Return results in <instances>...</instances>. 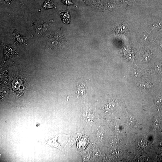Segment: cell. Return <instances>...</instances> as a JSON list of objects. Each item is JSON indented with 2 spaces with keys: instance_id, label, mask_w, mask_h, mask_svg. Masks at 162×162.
Here are the masks:
<instances>
[{
  "instance_id": "obj_1",
  "label": "cell",
  "mask_w": 162,
  "mask_h": 162,
  "mask_svg": "<svg viewBox=\"0 0 162 162\" xmlns=\"http://www.w3.org/2000/svg\"><path fill=\"white\" fill-rule=\"evenodd\" d=\"M1 45L4 50L3 64L12 57L18 55V53L16 50L15 45H5L1 43Z\"/></svg>"
},
{
  "instance_id": "obj_2",
  "label": "cell",
  "mask_w": 162,
  "mask_h": 162,
  "mask_svg": "<svg viewBox=\"0 0 162 162\" xmlns=\"http://www.w3.org/2000/svg\"><path fill=\"white\" fill-rule=\"evenodd\" d=\"M52 21L48 22H45L42 21H36L33 24L35 31L39 35L44 33L46 32L48 27L52 23Z\"/></svg>"
},
{
  "instance_id": "obj_3",
  "label": "cell",
  "mask_w": 162,
  "mask_h": 162,
  "mask_svg": "<svg viewBox=\"0 0 162 162\" xmlns=\"http://www.w3.org/2000/svg\"><path fill=\"white\" fill-rule=\"evenodd\" d=\"M13 37L14 40V45H24L27 46V39L33 37V36L31 35L29 37H24L20 34L14 29H13Z\"/></svg>"
},
{
  "instance_id": "obj_4",
  "label": "cell",
  "mask_w": 162,
  "mask_h": 162,
  "mask_svg": "<svg viewBox=\"0 0 162 162\" xmlns=\"http://www.w3.org/2000/svg\"><path fill=\"white\" fill-rule=\"evenodd\" d=\"M86 89V84L81 82L76 84L74 89V92L78 95L83 96L85 94Z\"/></svg>"
},
{
  "instance_id": "obj_5",
  "label": "cell",
  "mask_w": 162,
  "mask_h": 162,
  "mask_svg": "<svg viewBox=\"0 0 162 162\" xmlns=\"http://www.w3.org/2000/svg\"><path fill=\"white\" fill-rule=\"evenodd\" d=\"M59 12L62 22L66 24H69L71 18L69 11L68 10L65 12L59 10Z\"/></svg>"
},
{
  "instance_id": "obj_6",
  "label": "cell",
  "mask_w": 162,
  "mask_h": 162,
  "mask_svg": "<svg viewBox=\"0 0 162 162\" xmlns=\"http://www.w3.org/2000/svg\"><path fill=\"white\" fill-rule=\"evenodd\" d=\"M56 8L55 6L54 5V3L50 0H46L43 6H42L40 10H45Z\"/></svg>"
},
{
  "instance_id": "obj_7",
  "label": "cell",
  "mask_w": 162,
  "mask_h": 162,
  "mask_svg": "<svg viewBox=\"0 0 162 162\" xmlns=\"http://www.w3.org/2000/svg\"><path fill=\"white\" fill-rule=\"evenodd\" d=\"M161 119L157 116L154 117L152 121V123L155 128H157L159 127L161 124Z\"/></svg>"
},
{
  "instance_id": "obj_8",
  "label": "cell",
  "mask_w": 162,
  "mask_h": 162,
  "mask_svg": "<svg viewBox=\"0 0 162 162\" xmlns=\"http://www.w3.org/2000/svg\"><path fill=\"white\" fill-rule=\"evenodd\" d=\"M155 104L158 106L162 105V96H157L154 100Z\"/></svg>"
},
{
  "instance_id": "obj_9",
  "label": "cell",
  "mask_w": 162,
  "mask_h": 162,
  "mask_svg": "<svg viewBox=\"0 0 162 162\" xmlns=\"http://www.w3.org/2000/svg\"><path fill=\"white\" fill-rule=\"evenodd\" d=\"M61 1L62 3L64 4L66 6L72 5L75 7H77V5L74 4L72 2L71 0H61Z\"/></svg>"
},
{
  "instance_id": "obj_10",
  "label": "cell",
  "mask_w": 162,
  "mask_h": 162,
  "mask_svg": "<svg viewBox=\"0 0 162 162\" xmlns=\"http://www.w3.org/2000/svg\"><path fill=\"white\" fill-rule=\"evenodd\" d=\"M149 84L144 83H140L139 84V86L144 89H147L149 87Z\"/></svg>"
},
{
  "instance_id": "obj_11",
  "label": "cell",
  "mask_w": 162,
  "mask_h": 162,
  "mask_svg": "<svg viewBox=\"0 0 162 162\" xmlns=\"http://www.w3.org/2000/svg\"><path fill=\"white\" fill-rule=\"evenodd\" d=\"M1 1L6 4L9 5L11 4L12 0H1Z\"/></svg>"
}]
</instances>
